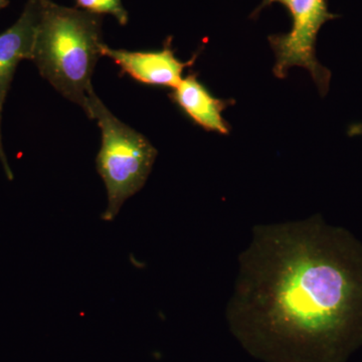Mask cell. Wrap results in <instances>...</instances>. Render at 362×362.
Listing matches in <instances>:
<instances>
[{
	"instance_id": "8fae6325",
	"label": "cell",
	"mask_w": 362,
	"mask_h": 362,
	"mask_svg": "<svg viewBox=\"0 0 362 362\" xmlns=\"http://www.w3.org/2000/svg\"><path fill=\"white\" fill-rule=\"evenodd\" d=\"M37 1L44 2V1H47V0H37Z\"/></svg>"
},
{
	"instance_id": "3957f363",
	"label": "cell",
	"mask_w": 362,
	"mask_h": 362,
	"mask_svg": "<svg viewBox=\"0 0 362 362\" xmlns=\"http://www.w3.org/2000/svg\"><path fill=\"white\" fill-rule=\"evenodd\" d=\"M86 113L97 120L102 132L96 165L108 194V207L102 218L112 221L124 202L144 187L157 150L145 136L116 118L95 92L90 95Z\"/></svg>"
},
{
	"instance_id": "7a4b0ae2",
	"label": "cell",
	"mask_w": 362,
	"mask_h": 362,
	"mask_svg": "<svg viewBox=\"0 0 362 362\" xmlns=\"http://www.w3.org/2000/svg\"><path fill=\"white\" fill-rule=\"evenodd\" d=\"M102 23L99 14L42 2L33 61L54 89L85 112L102 57Z\"/></svg>"
},
{
	"instance_id": "6da1fadb",
	"label": "cell",
	"mask_w": 362,
	"mask_h": 362,
	"mask_svg": "<svg viewBox=\"0 0 362 362\" xmlns=\"http://www.w3.org/2000/svg\"><path fill=\"white\" fill-rule=\"evenodd\" d=\"M226 308L235 325L298 344L362 334V245L318 216L255 226Z\"/></svg>"
},
{
	"instance_id": "9c48e42d",
	"label": "cell",
	"mask_w": 362,
	"mask_h": 362,
	"mask_svg": "<svg viewBox=\"0 0 362 362\" xmlns=\"http://www.w3.org/2000/svg\"><path fill=\"white\" fill-rule=\"evenodd\" d=\"M6 98V95H4L1 92H0V161H1L2 165H4V171H6L7 178H8L9 180H13V173H11V168H9L8 162H7L6 153H4V146H2L1 114L2 107H4Z\"/></svg>"
},
{
	"instance_id": "8992f818",
	"label": "cell",
	"mask_w": 362,
	"mask_h": 362,
	"mask_svg": "<svg viewBox=\"0 0 362 362\" xmlns=\"http://www.w3.org/2000/svg\"><path fill=\"white\" fill-rule=\"evenodd\" d=\"M169 98L195 125L207 132L230 134V125L223 118V112L235 105V100L214 97L199 80V74L192 71L185 76Z\"/></svg>"
},
{
	"instance_id": "5b68a950",
	"label": "cell",
	"mask_w": 362,
	"mask_h": 362,
	"mask_svg": "<svg viewBox=\"0 0 362 362\" xmlns=\"http://www.w3.org/2000/svg\"><path fill=\"white\" fill-rule=\"evenodd\" d=\"M170 37L163 49L152 52H130L113 49L102 45V57L113 59L123 74H127L137 82L153 87L175 89L180 84L185 69L194 66L197 54L187 62L175 57Z\"/></svg>"
},
{
	"instance_id": "52a82bcc",
	"label": "cell",
	"mask_w": 362,
	"mask_h": 362,
	"mask_svg": "<svg viewBox=\"0 0 362 362\" xmlns=\"http://www.w3.org/2000/svg\"><path fill=\"white\" fill-rule=\"evenodd\" d=\"M42 7V2L28 0L16 23L0 33V92L6 96L18 64L33 59Z\"/></svg>"
},
{
	"instance_id": "30bf717a",
	"label": "cell",
	"mask_w": 362,
	"mask_h": 362,
	"mask_svg": "<svg viewBox=\"0 0 362 362\" xmlns=\"http://www.w3.org/2000/svg\"><path fill=\"white\" fill-rule=\"evenodd\" d=\"M9 0H0V11L1 9L6 8V6H8Z\"/></svg>"
},
{
	"instance_id": "ba28073f",
	"label": "cell",
	"mask_w": 362,
	"mask_h": 362,
	"mask_svg": "<svg viewBox=\"0 0 362 362\" xmlns=\"http://www.w3.org/2000/svg\"><path fill=\"white\" fill-rule=\"evenodd\" d=\"M78 8L90 13L110 14L118 21L121 25H126L129 21L127 11L121 0H76Z\"/></svg>"
},
{
	"instance_id": "277c9868",
	"label": "cell",
	"mask_w": 362,
	"mask_h": 362,
	"mask_svg": "<svg viewBox=\"0 0 362 362\" xmlns=\"http://www.w3.org/2000/svg\"><path fill=\"white\" fill-rule=\"evenodd\" d=\"M273 4L284 6L292 21L289 33L269 37L276 56L274 75L285 78L294 66L306 69L320 94L325 96L329 89L331 71L316 58L317 35L327 21L338 16L328 11L326 0H263L252 18Z\"/></svg>"
}]
</instances>
